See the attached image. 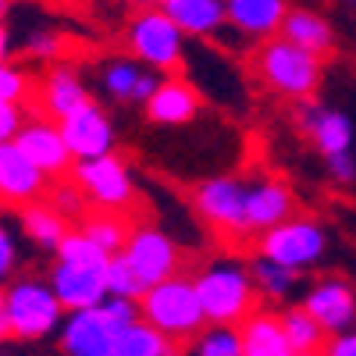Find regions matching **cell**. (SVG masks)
<instances>
[{"label": "cell", "mask_w": 356, "mask_h": 356, "mask_svg": "<svg viewBox=\"0 0 356 356\" xmlns=\"http://www.w3.org/2000/svg\"><path fill=\"white\" fill-rule=\"evenodd\" d=\"M289 214H296V193L289 182L264 175L246 186V239L285 221Z\"/></svg>", "instance_id": "18"}, {"label": "cell", "mask_w": 356, "mask_h": 356, "mask_svg": "<svg viewBox=\"0 0 356 356\" xmlns=\"http://www.w3.org/2000/svg\"><path fill=\"white\" fill-rule=\"evenodd\" d=\"M15 143L29 154V161H33V164L50 178V182H54V178L72 175L75 157H72L68 143H65V136H61V125H57L54 118H47V114H40V111H36L33 118H25V122L18 125V132H15Z\"/></svg>", "instance_id": "12"}, {"label": "cell", "mask_w": 356, "mask_h": 356, "mask_svg": "<svg viewBox=\"0 0 356 356\" xmlns=\"http://www.w3.org/2000/svg\"><path fill=\"white\" fill-rule=\"evenodd\" d=\"M253 72L267 93L300 104V100L317 97V89L324 82V57L296 47L292 40L278 33V36L260 40L253 54Z\"/></svg>", "instance_id": "2"}, {"label": "cell", "mask_w": 356, "mask_h": 356, "mask_svg": "<svg viewBox=\"0 0 356 356\" xmlns=\"http://www.w3.org/2000/svg\"><path fill=\"white\" fill-rule=\"evenodd\" d=\"M33 97H36V75L15 61H0V100L25 107Z\"/></svg>", "instance_id": "32"}, {"label": "cell", "mask_w": 356, "mask_h": 356, "mask_svg": "<svg viewBox=\"0 0 356 356\" xmlns=\"http://www.w3.org/2000/svg\"><path fill=\"white\" fill-rule=\"evenodd\" d=\"M54 264H50V285L57 292L65 310H82L93 307L107 296V260L111 253H104L82 228H68V235L54 250Z\"/></svg>", "instance_id": "1"}, {"label": "cell", "mask_w": 356, "mask_h": 356, "mask_svg": "<svg viewBox=\"0 0 356 356\" xmlns=\"http://www.w3.org/2000/svg\"><path fill=\"white\" fill-rule=\"evenodd\" d=\"M225 11H228L232 33L260 43L267 36H278L285 11H289V0H225Z\"/></svg>", "instance_id": "22"}, {"label": "cell", "mask_w": 356, "mask_h": 356, "mask_svg": "<svg viewBox=\"0 0 356 356\" xmlns=\"http://www.w3.org/2000/svg\"><path fill=\"white\" fill-rule=\"evenodd\" d=\"M11 8H15V0H0V18H8Z\"/></svg>", "instance_id": "41"}, {"label": "cell", "mask_w": 356, "mask_h": 356, "mask_svg": "<svg viewBox=\"0 0 356 356\" xmlns=\"http://www.w3.org/2000/svg\"><path fill=\"white\" fill-rule=\"evenodd\" d=\"M61 136L68 143V150L72 157H97V154H107L114 150V143H118V132H114V122H111V114L89 97L86 104H79L75 111H68L61 122Z\"/></svg>", "instance_id": "14"}, {"label": "cell", "mask_w": 356, "mask_h": 356, "mask_svg": "<svg viewBox=\"0 0 356 356\" xmlns=\"http://www.w3.org/2000/svg\"><path fill=\"white\" fill-rule=\"evenodd\" d=\"M122 257L129 260V267L143 282V289H150V285L178 275L182 271V260H186L182 250H178V243L157 225H132V235L122 246Z\"/></svg>", "instance_id": "11"}, {"label": "cell", "mask_w": 356, "mask_h": 356, "mask_svg": "<svg viewBox=\"0 0 356 356\" xmlns=\"http://www.w3.org/2000/svg\"><path fill=\"white\" fill-rule=\"evenodd\" d=\"M18 264H22L18 239H15V232L0 221V289H4V285L18 275Z\"/></svg>", "instance_id": "35"}, {"label": "cell", "mask_w": 356, "mask_h": 356, "mask_svg": "<svg viewBox=\"0 0 356 356\" xmlns=\"http://www.w3.org/2000/svg\"><path fill=\"white\" fill-rule=\"evenodd\" d=\"M164 11L186 36L203 40V36H218L228 29L225 0H171V4H164Z\"/></svg>", "instance_id": "24"}, {"label": "cell", "mask_w": 356, "mask_h": 356, "mask_svg": "<svg viewBox=\"0 0 356 356\" xmlns=\"http://www.w3.org/2000/svg\"><path fill=\"white\" fill-rule=\"evenodd\" d=\"M296 125H300V132L314 143V150H317L321 157L353 150V139H356L353 118H349L346 111H339V107L317 104V97L296 104Z\"/></svg>", "instance_id": "13"}, {"label": "cell", "mask_w": 356, "mask_h": 356, "mask_svg": "<svg viewBox=\"0 0 356 356\" xmlns=\"http://www.w3.org/2000/svg\"><path fill=\"white\" fill-rule=\"evenodd\" d=\"M18 221H22V232L29 235V239H33L40 250H50V253L57 250V243H61L68 235V228H72V221L65 214H57L47 200L18 207Z\"/></svg>", "instance_id": "27"}, {"label": "cell", "mask_w": 356, "mask_h": 356, "mask_svg": "<svg viewBox=\"0 0 356 356\" xmlns=\"http://www.w3.org/2000/svg\"><path fill=\"white\" fill-rule=\"evenodd\" d=\"M278 33H282L285 40H292L296 47L317 54V57H332L335 47H339L335 22L324 15V11H317V8H292V4H289L285 22H282Z\"/></svg>", "instance_id": "21"}, {"label": "cell", "mask_w": 356, "mask_h": 356, "mask_svg": "<svg viewBox=\"0 0 356 356\" xmlns=\"http://www.w3.org/2000/svg\"><path fill=\"white\" fill-rule=\"evenodd\" d=\"M182 353L175 339H168L161 328H154L146 317L129 321L114 339V356H175Z\"/></svg>", "instance_id": "26"}, {"label": "cell", "mask_w": 356, "mask_h": 356, "mask_svg": "<svg viewBox=\"0 0 356 356\" xmlns=\"http://www.w3.org/2000/svg\"><path fill=\"white\" fill-rule=\"evenodd\" d=\"M196 296H200V307L207 321H218V324H239L250 310L260 307V292L250 278V267L239 260H211L207 267L193 275Z\"/></svg>", "instance_id": "5"}, {"label": "cell", "mask_w": 356, "mask_h": 356, "mask_svg": "<svg viewBox=\"0 0 356 356\" xmlns=\"http://www.w3.org/2000/svg\"><path fill=\"white\" fill-rule=\"evenodd\" d=\"M57 214H65L72 225L89 211V200H86V193L75 186V178L72 175H65V178H54V182L47 186V196H43Z\"/></svg>", "instance_id": "31"}, {"label": "cell", "mask_w": 356, "mask_h": 356, "mask_svg": "<svg viewBox=\"0 0 356 356\" xmlns=\"http://www.w3.org/2000/svg\"><path fill=\"white\" fill-rule=\"evenodd\" d=\"M22 111H25V107H18V104H8V100H0V143L15 139L18 125L25 122V114H22Z\"/></svg>", "instance_id": "37"}, {"label": "cell", "mask_w": 356, "mask_h": 356, "mask_svg": "<svg viewBox=\"0 0 356 356\" xmlns=\"http://www.w3.org/2000/svg\"><path fill=\"white\" fill-rule=\"evenodd\" d=\"M282 324H285V339H289V349L292 356H317L324 353V342H328V332L310 317V310L300 303V307H282Z\"/></svg>", "instance_id": "29"}, {"label": "cell", "mask_w": 356, "mask_h": 356, "mask_svg": "<svg viewBox=\"0 0 356 356\" xmlns=\"http://www.w3.org/2000/svg\"><path fill=\"white\" fill-rule=\"evenodd\" d=\"M125 47L132 57H139L143 65H150L154 72H182L186 65V33L171 22L164 8H150L132 15L125 29Z\"/></svg>", "instance_id": "8"}, {"label": "cell", "mask_w": 356, "mask_h": 356, "mask_svg": "<svg viewBox=\"0 0 356 356\" xmlns=\"http://www.w3.org/2000/svg\"><path fill=\"white\" fill-rule=\"evenodd\" d=\"M246 267H250V278H253L257 292L264 296V300H271V303H285L289 296L300 289V282H303L300 271H292V267H285V264H278L271 257H264L257 250H253Z\"/></svg>", "instance_id": "28"}, {"label": "cell", "mask_w": 356, "mask_h": 356, "mask_svg": "<svg viewBox=\"0 0 356 356\" xmlns=\"http://www.w3.org/2000/svg\"><path fill=\"white\" fill-rule=\"evenodd\" d=\"M246 186L239 175H214L193 189V207L207 228L225 239H246Z\"/></svg>", "instance_id": "10"}, {"label": "cell", "mask_w": 356, "mask_h": 356, "mask_svg": "<svg viewBox=\"0 0 356 356\" xmlns=\"http://www.w3.org/2000/svg\"><path fill=\"white\" fill-rule=\"evenodd\" d=\"M107 292L129 296V300H139L143 296V282L136 278V271L129 267V260L122 253H111V260H107Z\"/></svg>", "instance_id": "33"}, {"label": "cell", "mask_w": 356, "mask_h": 356, "mask_svg": "<svg viewBox=\"0 0 356 356\" xmlns=\"http://www.w3.org/2000/svg\"><path fill=\"white\" fill-rule=\"evenodd\" d=\"M4 310H8V328L15 342L40 346L57 335L65 321V307L57 300L50 278L40 275H15L4 289Z\"/></svg>", "instance_id": "4"}, {"label": "cell", "mask_w": 356, "mask_h": 356, "mask_svg": "<svg viewBox=\"0 0 356 356\" xmlns=\"http://www.w3.org/2000/svg\"><path fill=\"white\" fill-rule=\"evenodd\" d=\"M253 250L285 264V267H292V271L307 275V271H314V267L324 264V257H328V250H332V235L317 218L289 214L285 221L253 235Z\"/></svg>", "instance_id": "7"}, {"label": "cell", "mask_w": 356, "mask_h": 356, "mask_svg": "<svg viewBox=\"0 0 356 356\" xmlns=\"http://www.w3.org/2000/svg\"><path fill=\"white\" fill-rule=\"evenodd\" d=\"M189 353H196V356H243L239 324H218V321H207L203 328L193 335Z\"/></svg>", "instance_id": "30"}, {"label": "cell", "mask_w": 356, "mask_h": 356, "mask_svg": "<svg viewBox=\"0 0 356 356\" xmlns=\"http://www.w3.org/2000/svg\"><path fill=\"white\" fill-rule=\"evenodd\" d=\"M15 57V40H11V29L4 25V18H0V61H11Z\"/></svg>", "instance_id": "39"}, {"label": "cell", "mask_w": 356, "mask_h": 356, "mask_svg": "<svg viewBox=\"0 0 356 356\" xmlns=\"http://www.w3.org/2000/svg\"><path fill=\"white\" fill-rule=\"evenodd\" d=\"M132 214L129 211H104V207H89V211L75 221V228H82L104 253H122V246L132 235Z\"/></svg>", "instance_id": "25"}, {"label": "cell", "mask_w": 356, "mask_h": 356, "mask_svg": "<svg viewBox=\"0 0 356 356\" xmlns=\"http://www.w3.org/2000/svg\"><path fill=\"white\" fill-rule=\"evenodd\" d=\"M72 178L86 193L89 207H104V211H136V203H139L132 168L118 150H107V154H97V157H79L72 164Z\"/></svg>", "instance_id": "9"}, {"label": "cell", "mask_w": 356, "mask_h": 356, "mask_svg": "<svg viewBox=\"0 0 356 356\" xmlns=\"http://www.w3.org/2000/svg\"><path fill=\"white\" fill-rule=\"evenodd\" d=\"M65 54V36L54 33V29H36V33H29L25 40V57H33V61H61Z\"/></svg>", "instance_id": "34"}, {"label": "cell", "mask_w": 356, "mask_h": 356, "mask_svg": "<svg viewBox=\"0 0 356 356\" xmlns=\"http://www.w3.org/2000/svg\"><path fill=\"white\" fill-rule=\"evenodd\" d=\"M36 111L54 118V122H61V118L68 111H75L79 104L89 100V86L86 79L72 68V65H61V61H54L40 79H36Z\"/></svg>", "instance_id": "20"}, {"label": "cell", "mask_w": 356, "mask_h": 356, "mask_svg": "<svg viewBox=\"0 0 356 356\" xmlns=\"http://www.w3.org/2000/svg\"><path fill=\"white\" fill-rule=\"evenodd\" d=\"M324 353H328V356H356V328H346L339 335H328Z\"/></svg>", "instance_id": "38"}, {"label": "cell", "mask_w": 356, "mask_h": 356, "mask_svg": "<svg viewBox=\"0 0 356 356\" xmlns=\"http://www.w3.org/2000/svg\"><path fill=\"white\" fill-rule=\"evenodd\" d=\"M200 107H203L200 89H196L186 75L168 72V75H161V82H157L154 93L146 97L143 114H146V122L164 125V129H175V125H189L193 118L200 114Z\"/></svg>", "instance_id": "17"}, {"label": "cell", "mask_w": 356, "mask_h": 356, "mask_svg": "<svg viewBox=\"0 0 356 356\" xmlns=\"http://www.w3.org/2000/svg\"><path fill=\"white\" fill-rule=\"evenodd\" d=\"M11 339V328H8V310H4V292H0V346Z\"/></svg>", "instance_id": "40"}, {"label": "cell", "mask_w": 356, "mask_h": 356, "mask_svg": "<svg viewBox=\"0 0 356 356\" xmlns=\"http://www.w3.org/2000/svg\"><path fill=\"white\" fill-rule=\"evenodd\" d=\"M100 89L114 100V104H146V97L157 89L161 72H154L150 65H143L139 57H111L100 68Z\"/></svg>", "instance_id": "19"}, {"label": "cell", "mask_w": 356, "mask_h": 356, "mask_svg": "<svg viewBox=\"0 0 356 356\" xmlns=\"http://www.w3.org/2000/svg\"><path fill=\"white\" fill-rule=\"evenodd\" d=\"M143 4H150V8H164V4H171V0H143Z\"/></svg>", "instance_id": "42"}, {"label": "cell", "mask_w": 356, "mask_h": 356, "mask_svg": "<svg viewBox=\"0 0 356 356\" xmlns=\"http://www.w3.org/2000/svg\"><path fill=\"white\" fill-rule=\"evenodd\" d=\"M324 168H328V175L335 178L339 186H353V182H356V154H353V150H342V154L324 157Z\"/></svg>", "instance_id": "36"}, {"label": "cell", "mask_w": 356, "mask_h": 356, "mask_svg": "<svg viewBox=\"0 0 356 356\" xmlns=\"http://www.w3.org/2000/svg\"><path fill=\"white\" fill-rule=\"evenodd\" d=\"M139 317H146L154 328H161L182 349H189L193 335L207 324L200 296H196V285H193V275L178 271V275H171V278H164V282H157L150 289H143Z\"/></svg>", "instance_id": "6"}, {"label": "cell", "mask_w": 356, "mask_h": 356, "mask_svg": "<svg viewBox=\"0 0 356 356\" xmlns=\"http://www.w3.org/2000/svg\"><path fill=\"white\" fill-rule=\"evenodd\" d=\"M342 4H356V0H342Z\"/></svg>", "instance_id": "43"}, {"label": "cell", "mask_w": 356, "mask_h": 356, "mask_svg": "<svg viewBox=\"0 0 356 356\" xmlns=\"http://www.w3.org/2000/svg\"><path fill=\"white\" fill-rule=\"evenodd\" d=\"M303 307L310 310V317L321 324L328 335H339L346 328H356V292L346 278H317L307 285L303 292Z\"/></svg>", "instance_id": "16"}, {"label": "cell", "mask_w": 356, "mask_h": 356, "mask_svg": "<svg viewBox=\"0 0 356 356\" xmlns=\"http://www.w3.org/2000/svg\"><path fill=\"white\" fill-rule=\"evenodd\" d=\"M50 178L29 161V154L15 139L0 143V203L4 207H25V203H36L47 196Z\"/></svg>", "instance_id": "15"}, {"label": "cell", "mask_w": 356, "mask_h": 356, "mask_svg": "<svg viewBox=\"0 0 356 356\" xmlns=\"http://www.w3.org/2000/svg\"><path fill=\"white\" fill-rule=\"evenodd\" d=\"M136 317H139V300L107 292L93 307L65 310V321L57 328V349L65 356H114L118 332Z\"/></svg>", "instance_id": "3"}, {"label": "cell", "mask_w": 356, "mask_h": 356, "mask_svg": "<svg viewBox=\"0 0 356 356\" xmlns=\"http://www.w3.org/2000/svg\"><path fill=\"white\" fill-rule=\"evenodd\" d=\"M243 335V356H292L282 314L271 307H257L239 321Z\"/></svg>", "instance_id": "23"}]
</instances>
